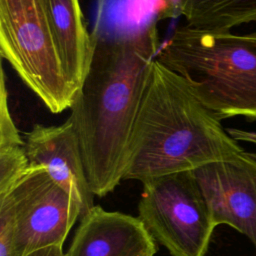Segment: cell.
I'll list each match as a JSON object with an SVG mask.
<instances>
[{
    "label": "cell",
    "mask_w": 256,
    "mask_h": 256,
    "mask_svg": "<svg viewBox=\"0 0 256 256\" xmlns=\"http://www.w3.org/2000/svg\"><path fill=\"white\" fill-rule=\"evenodd\" d=\"M251 155L256 159V153H251Z\"/></svg>",
    "instance_id": "obj_15"
},
{
    "label": "cell",
    "mask_w": 256,
    "mask_h": 256,
    "mask_svg": "<svg viewBox=\"0 0 256 256\" xmlns=\"http://www.w3.org/2000/svg\"><path fill=\"white\" fill-rule=\"evenodd\" d=\"M30 166L25 140L11 115L8 104L6 75L0 76V194L7 192L26 173Z\"/></svg>",
    "instance_id": "obj_12"
},
{
    "label": "cell",
    "mask_w": 256,
    "mask_h": 256,
    "mask_svg": "<svg viewBox=\"0 0 256 256\" xmlns=\"http://www.w3.org/2000/svg\"><path fill=\"white\" fill-rule=\"evenodd\" d=\"M193 173L215 226H231L248 237L256 249V159L244 151Z\"/></svg>",
    "instance_id": "obj_7"
},
{
    "label": "cell",
    "mask_w": 256,
    "mask_h": 256,
    "mask_svg": "<svg viewBox=\"0 0 256 256\" xmlns=\"http://www.w3.org/2000/svg\"><path fill=\"white\" fill-rule=\"evenodd\" d=\"M0 54L52 113L71 107L75 91L58 53L48 0H0Z\"/></svg>",
    "instance_id": "obj_4"
},
{
    "label": "cell",
    "mask_w": 256,
    "mask_h": 256,
    "mask_svg": "<svg viewBox=\"0 0 256 256\" xmlns=\"http://www.w3.org/2000/svg\"><path fill=\"white\" fill-rule=\"evenodd\" d=\"M156 59L182 76L219 119L256 120V32L177 27Z\"/></svg>",
    "instance_id": "obj_3"
},
{
    "label": "cell",
    "mask_w": 256,
    "mask_h": 256,
    "mask_svg": "<svg viewBox=\"0 0 256 256\" xmlns=\"http://www.w3.org/2000/svg\"><path fill=\"white\" fill-rule=\"evenodd\" d=\"M142 183L139 218L153 238L171 256H205L216 226L193 171Z\"/></svg>",
    "instance_id": "obj_5"
},
{
    "label": "cell",
    "mask_w": 256,
    "mask_h": 256,
    "mask_svg": "<svg viewBox=\"0 0 256 256\" xmlns=\"http://www.w3.org/2000/svg\"><path fill=\"white\" fill-rule=\"evenodd\" d=\"M154 240L139 217L95 205L80 219L66 256H154Z\"/></svg>",
    "instance_id": "obj_9"
},
{
    "label": "cell",
    "mask_w": 256,
    "mask_h": 256,
    "mask_svg": "<svg viewBox=\"0 0 256 256\" xmlns=\"http://www.w3.org/2000/svg\"><path fill=\"white\" fill-rule=\"evenodd\" d=\"M226 131L236 141H245L256 144V132L245 131L237 128H228Z\"/></svg>",
    "instance_id": "obj_13"
},
{
    "label": "cell",
    "mask_w": 256,
    "mask_h": 256,
    "mask_svg": "<svg viewBox=\"0 0 256 256\" xmlns=\"http://www.w3.org/2000/svg\"><path fill=\"white\" fill-rule=\"evenodd\" d=\"M30 165L42 166L50 177L66 190L80 209V219L95 205L79 140L71 120L61 125L36 124L25 136Z\"/></svg>",
    "instance_id": "obj_8"
},
{
    "label": "cell",
    "mask_w": 256,
    "mask_h": 256,
    "mask_svg": "<svg viewBox=\"0 0 256 256\" xmlns=\"http://www.w3.org/2000/svg\"><path fill=\"white\" fill-rule=\"evenodd\" d=\"M48 5L62 66L76 94L89 69L97 36L88 31L79 0H48Z\"/></svg>",
    "instance_id": "obj_10"
},
{
    "label": "cell",
    "mask_w": 256,
    "mask_h": 256,
    "mask_svg": "<svg viewBox=\"0 0 256 256\" xmlns=\"http://www.w3.org/2000/svg\"><path fill=\"white\" fill-rule=\"evenodd\" d=\"M160 46L155 21L112 38L96 37L68 118L90 188L98 197L124 180L134 125Z\"/></svg>",
    "instance_id": "obj_1"
},
{
    "label": "cell",
    "mask_w": 256,
    "mask_h": 256,
    "mask_svg": "<svg viewBox=\"0 0 256 256\" xmlns=\"http://www.w3.org/2000/svg\"><path fill=\"white\" fill-rule=\"evenodd\" d=\"M243 152L188 82L155 59L134 125L124 180L144 182L193 171Z\"/></svg>",
    "instance_id": "obj_2"
},
{
    "label": "cell",
    "mask_w": 256,
    "mask_h": 256,
    "mask_svg": "<svg viewBox=\"0 0 256 256\" xmlns=\"http://www.w3.org/2000/svg\"><path fill=\"white\" fill-rule=\"evenodd\" d=\"M187 25L209 31L256 22V0H175Z\"/></svg>",
    "instance_id": "obj_11"
},
{
    "label": "cell",
    "mask_w": 256,
    "mask_h": 256,
    "mask_svg": "<svg viewBox=\"0 0 256 256\" xmlns=\"http://www.w3.org/2000/svg\"><path fill=\"white\" fill-rule=\"evenodd\" d=\"M0 198L6 199L12 210L17 256L47 246H63L80 219V209L71 195L42 166L30 165Z\"/></svg>",
    "instance_id": "obj_6"
},
{
    "label": "cell",
    "mask_w": 256,
    "mask_h": 256,
    "mask_svg": "<svg viewBox=\"0 0 256 256\" xmlns=\"http://www.w3.org/2000/svg\"><path fill=\"white\" fill-rule=\"evenodd\" d=\"M25 256H66V253L63 251V246L53 245L34 250Z\"/></svg>",
    "instance_id": "obj_14"
}]
</instances>
